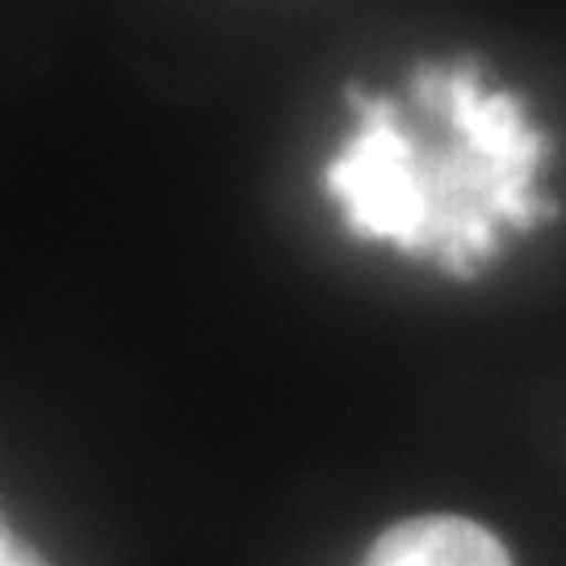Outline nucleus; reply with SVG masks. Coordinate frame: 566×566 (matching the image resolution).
I'll use <instances>...</instances> for the list:
<instances>
[{"mask_svg":"<svg viewBox=\"0 0 566 566\" xmlns=\"http://www.w3.org/2000/svg\"><path fill=\"white\" fill-rule=\"evenodd\" d=\"M365 566H512L491 528L462 516H420L386 528Z\"/></svg>","mask_w":566,"mask_h":566,"instance_id":"f03ea898","label":"nucleus"},{"mask_svg":"<svg viewBox=\"0 0 566 566\" xmlns=\"http://www.w3.org/2000/svg\"><path fill=\"white\" fill-rule=\"evenodd\" d=\"M411 97L437 118V135L411 130L395 102L348 88L357 130L327 164V193L357 240L424 252L470 277L500 231L549 214L533 189L546 143L512 93H486L474 63H428L411 76Z\"/></svg>","mask_w":566,"mask_h":566,"instance_id":"f257e3e1","label":"nucleus"},{"mask_svg":"<svg viewBox=\"0 0 566 566\" xmlns=\"http://www.w3.org/2000/svg\"><path fill=\"white\" fill-rule=\"evenodd\" d=\"M0 566H51L34 546H25L13 528L0 525Z\"/></svg>","mask_w":566,"mask_h":566,"instance_id":"7ed1b4c3","label":"nucleus"}]
</instances>
